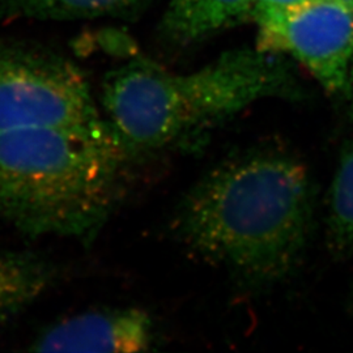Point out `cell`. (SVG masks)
Returning <instances> with one entry per match:
<instances>
[{"label":"cell","instance_id":"6da1fadb","mask_svg":"<svg viewBox=\"0 0 353 353\" xmlns=\"http://www.w3.org/2000/svg\"><path fill=\"white\" fill-rule=\"evenodd\" d=\"M314 188L294 154L261 147L214 166L179 199L172 232L191 254L252 290L290 279L307 250Z\"/></svg>","mask_w":353,"mask_h":353},{"label":"cell","instance_id":"7a4b0ae2","mask_svg":"<svg viewBox=\"0 0 353 353\" xmlns=\"http://www.w3.org/2000/svg\"><path fill=\"white\" fill-rule=\"evenodd\" d=\"M101 92L105 119L138 159L198 148L217 127L261 100L307 96L288 57L256 48L225 51L190 74L135 58L108 72Z\"/></svg>","mask_w":353,"mask_h":353},{"label":"cell","instance_id":"3957f363","mask_svg":"<svg viewBox=\"0 0 353 353\" xmlns=\"http://www.w3.org/2000/svg\"><path fill=\"white\" fill-rule=\"evenodd\" d=\"M137 159L106 119L0 131V216L33 239L90 242L122 202Z\"/></svg>","mask_w":353,"mask_h":353},{"label":"cell","instance_id":"277c9868","mask_svg":"<svg viewBox=\"0 0 353 353\" xmlns=\"http://www.w3.org/2000/svg\"><path fill=\"white\" fill-rule=\"evenodd\" d=\"M105 121L84 71L46 45L0 38V131Z\"/></svg>","mask_w":353,"mask_h":353},{"label":"cell","instance_id":"5b68a950","mask_svg":"<svg viewBox=\"0 0 353 353\" xmlns=\"http://www.w3.org/2000/svg\"><path fill=\"white\" fill-rule=\"evenodd\" d=\"M256 49L303 64L332 96H344L353 64V0H307L252 13Z\"/></svg>","mask_w":353,"mask_h":353},{"label":"cell","instance_id":"8992f818","mask_svg":"<svg viewBox=\"0 0 353 353\" xmlns=\"http://www.w3.org/2000/svg\"><path fill=\"white\" fill-rule=\"evenodd\" d=\"M154 344L151 316L138 307L94 310L52 325L29 347L32 352H143Z\"/></svg>","mask_w":353,"mask_h":353},{"label":"cell","instance_id":"52a82bcc","mask_svg":"<svg viewBox=\"0 0 353 353\" xmlns=\"http://www.w3.org/2000/svg\"><path fill=\"white\" fill-rule=\"evenodd\" d=\"M252 0H172L159 26L166 43L195 45L252 17Z\"/></svg>","mask_w":353,"mask_h":353},{"label":"cell","instance_id":"ba28073f","mask_svg":"<svg viewBox=\"0 0 353 353\" xmlns=\"http://www.w3.org/2000/svg\"><path fill=\"white\" fill-rule=\"evenodd\" d=\"M55 278L57 268L39 254L0 252V325L34 303Z\"/></svg>","mask_w":353,"mask_h":353},{"label":"cell","instance_id":"9c48e42d","mask_svg":"<svg viewBox=\"0 0 353 353\" xmlns=\"http://www.w3.org/2000/svg\"><path fill=\"white\" fill-rule=\"evenodd\" d=\"M147 3L148 0H0V21L126 17Z\"/></svg>","mask_w":353,"mask_h":353},{"label":"cell","instance_id":"30bf717a","mask_svg":"<svg viewBox=\"0 0 353 353\" xmlns=\"http://www.w3.org/2000/svg\"><path fill=\"white\" fill-rule=\"evenodd\" d=\"M326 237L330 252L344 258L353 254V138L341 148L328 192Z\"/></svg>","mask_w":353,"mask_h":353},{"label":"cell","instance_id":"8fae6325","mask_svg":"<svg viewBox=\"0 0 353 353\" xmlns=\"http://www.w3.org/2000/svg\"><path fill=\"white\" fill-rule=\"evenodd\" d=\"M307 0H252L254 8L252 13L256 11H263V10H281V8H288L292 6H297L305 3Z\"/></svg>","mask_w":353,"mask_h":353},{"label":"cell","instance_id":"7c38bea8","mask_svg":"<svg viewBox=\"0 0 353 353\" xmlns=\"http://www.w3.org/2000/svg\"><path fill=\"white\" fill-rule=\"evenodd\" d=\"M345 99L348 101V115L353 121V64L350 70V76H348V87L345 92Z\"/></svg>","mask_w":353,"mask_h":353}]
</instances>
